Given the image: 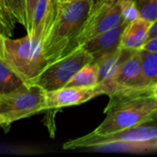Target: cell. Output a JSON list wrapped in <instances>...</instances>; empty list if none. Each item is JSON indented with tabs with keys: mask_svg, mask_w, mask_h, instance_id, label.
I'll return each mask as SVG.
<instances>
[{
	"mask_svg": "<svg viewBox=\"0 0 157 157\" xmlns=\"http://www.w3.org/2000/svg\"><path fill=\"white\" fill-rule=\"evenodd\" d=\"M153 90H154V94H155V96H157V84H155V85L154 86Z\"/></svg>",
	"mask_w": 157,
	"mask_h": 157,
	"instance_id": "obj_27",
	"label": "cell"
},
{
	"mask_svg": "<svg viewBox=\"0 0 157 157\" xmlns=\"http://www.w3.org/2000/svg\"><path fill=\"white\" fill-rule=\"evenodd\" d=\"M157 138V116L143 124L113 134L99 136L88 133L79 138L67 141L63 144L64 150L94 149L98 146L112 144H132L151 141Z\"/></svg>",
	"mask_w": 157,
	"mask_h": 157,
	"instance_id": "obj_6",
	"label": "cell"
},
{
	"mask_svg": "<svg viewBox=\"0 0 157 157\" xmlns=\"http://www.w3.org/2000/svg\"><path fill=\"white\" fill-rule=\"evenodd\" d=\"M137 51L117 48L102 56L95 59L98 66V83L111 78L119 70L121 65Z\"/></svg>",
	"mask_w": 157,
	"mask_h": 157,
	"instance_id": "obj_13",
	"label": "cell"
},
{
	"mask_svg": "<svg viewBox=\"0 0 157 157\" xmlns=\"http://www.w3.org/2000/svg\"><path fill=\"white\" fill-rule=\"evenodd\" d=\"M153 21L138 17L128 23L122 32L120 48L138 51L149 40Z\"/></svg>",
	"mask_w": 157,
	"mask_h": 157,
	"instance_id": "obj_12",
	"label": "cell"
},
{
	"mask_svg": "<svg viewBox=\"0 0 157 157\" xmlns=\"http://www.w3.org/2000/svg\"><path fill=\"white\" fill-rule=\"evenodd\" d=\"M94 57L82 47H78L68 54L49 63L42 72L29 84H34L46 92L66 86L74 75L86 64L93 62Z\"/></svg>",
	"mask_w": 157,
	"mask_h": 157,
	"instance_id": "obj_5",
	"label": "cell"
},
{
	"mask_svg": "<svg viewBox=\"0 0 157 157\" xmlns=\"http://www.w3.org/2000/svg\"><path fill=\"white\" fill-rule=\"evenodd\" d=\"M26 84L25 80L6 63L0 58V95L9 93Z\"/></svg>",
	"mask_w": 157,
	"mask_h": 157,
	"instance_id": "obj_15",
	"label": "cell"
},
{
	"mask_svg": "<svg viewBox=\"0 0 157 157\" xmlns=\"http://www.w3.org/2000/svg\"><path fill=\"white\" fill-rule=\"evenodd\" d=\"M120 0H98L92 5L88 16L75 39L74 50L85 42L123 23Z\"/></svg>",
	"mask_w": 157,
	"mask_h": 157,
	"instance_id": "obj_7",
	"label": "cell"
},
{
	"mask_svg": "<svg viewBox=\"0 0 157 157\" xmlns=\"http://www.w3.org/2000/svg\"><path fill=\"white\" fill-rule=\"evenodd\" d=\"M63 1H75V0H63Z\"/></svg>",
	"mask_w": 157,
	"mask_h": 157,
	"instance_id": "obj_28",
	"label": "cell"
},
{
	"mask_svg": "<svg viewBox=\"0 0 157 157\" xmlns=\"http://www.w3.org/2000/svg\"><path fill=\"white\" fill-rule=\"evenodd\" d=\"M98 85V66L95 61L83 66L68 82L66 86L95 87Z\"/></svg>",
	"mask_w": 157,
	"mask_h": 157,
	"instance_id": "obj_14",
	"label": "cell"
},
{
	"mask_svg": "<svg viewBox=\"0 0 157 157\" xmlns=\"http://www.w3.org/2000/svg\"><path fill=\"white\" fill-rule=\"evenodd\" d=\"M155 37H157V19L153 23V26H152L151 30H150L149 39H152Z\"/></svg>",
	"mask_w": 157,
	"mask_h": 157,
	"instance_id": "obj_25",
	"label": "cell"
},
{
	"mask_svg": "<svg viewBox=\"0 0 157 157\" xmlns=\"http://www.w3.org/2000/svg\"><path fill=\"white\" fill-rule=\"evenodd\" d=\"M61 1L62 0L38 1L32 16L30 30L28 35L43 43L56 19Z\"/></svg>",
	"mask_w": 157,
	"mask_h": 157,
	"instance_id": "obj_10",
	"label": "cell"
},
{
	"mask_svg": "<svg viewBox=\"0 0 157 157\" xmlns=\"http://www.w3.org/2000/svg\"><path fill=\"white\" fill-rule=\"evenodd\" d=\"M141 55L142 72L146 86L153 87L157 84V52L139 50Z\"/></svg>",
	"mask_w": 157,
	"mask_h": 157,
	"instance_id": "obj_16",
	"label": "cell"
},
{
	"mask_svg": "<svg viewBox=\"0 0 157 157\" xmlns=\"http://www.w3.org/2000/svg\"><path fill=\"white\" fill-rule=\"evenodd\" d=\"M120 7L123 21L130 23L140 17L136 0H120Z\"/></svg>",
	"mask_w": 157,
	"mask_h": 157,
	"instance_id": "obj_20",
	"label": "cell"
},
{
	"mask_svg": "<svg viewBox=\"0 0 157 157\" xmlns=\"http://www.w3.org/2000/svg\"><path fill=\"white\" fill-rule=\"evenodd\" d=\"M46 91L40 86L26 83L20 87L0 95V114L10 125L12 122L45 111Z\"/></svg>",
	"mask_w": 157,
	"mask_h": 157,
	"instance_id": "obj_4",
	"label": "cell"
},
{
	"mask_svg": "<svg viewBox=\"0 0 157 157\" xmlns=\"http://www.w3.org/2000/svg\"><path fill=\"white\" fill-rule=\"evenodd\" d=\"M15 21L6 9L4 3L0 0V30L1 32L7 37L12 35V31L15 28Z\"/></svg>",
	"mask_w": 157,
	"mask_h": 157,
	"instance_id": "obj_21",
	"label": "cell"
},
{
	"mask_svg": "<svg viewBox=\"0 0 157 157\" xmlns=\"http://www.w3.org/2000/svg\"><path fill=\"white\" fill-rule=\"evenodd\" d=\"M0 126H3V127H8L9 126L7 119L2 114H0Z\"/></svg>",
	"mask_w": 157,
	"mask_h": 157,
	"instance_id": "obj_26",
	"label": "cell"
},
{
	"mask_svg": "<svg viewBox=\"0 0 157 157\" xmlns=\"http://www.w3.org/2000/svg\"><path fill=\"white\" fill-rule=\"evenodd\" d=\"M106 118L91 133L104 136L137 127L157 116V96L153 87L112 94Z\"/></svg>",
	"mask_w": 157,
	"mask_h": 157,
	"instance_id": "obj_1",
	"label": "cell"
},
{
	"mask_svg": "<svg viewBox=\"0 0 157 157\" xmlns=\"http://www.w3.org/2000/svg\"><path fill=\"white\" fill-rule=\"evenodd\" d=\"M111 152H130V153H144L153 150H157V138L143 142L132 144H113L110 145Z\"/></svg>",
	"mask_w": 157,
	"mask_h": 157,
	"instance_id": "obj_18",
	"label": "cell"
},
{
	"mask_svg": "<svg viewBox=\"0 0 157 157\" xmlns=\"http://www.w3.org/2000/svg\"><path fill=\"white\" fill-rule=\"evenodd\" d=\"M0 58L5 59V35L0 30Z\"/></svg>",
	"mask_w": 157,
	"mask_h": 157,
	"instance_id": "obj_24",
	"label": "cell"
},
{
	"mask_svg": "<svg viewBox=\"0 0 157 157\" xmlns=\"http://www.w3.org/2000/svg\"><path fill=\"white\" fill-rule=\"evenodd\" d=\"M95 0H62L56 19L43 41V54L49 63L74 51L75 41Z\"/></svg>",
	"mask_w": 157,
	"mask_h": 157,
	"instance_id": "obj_2",
	"label": "cell"
},
{
	"mask_svg": "<svg viewBox=\"0 0 157 157\" xmlns=\"http://www.w3.org/2000/svg\"><path fill=\"white\" fill-rule=\"evenodd\" d=\"M5 60L26 83L37 77L48 65L43 43L28 34L16 40L5 36Z\"/></svg>",
	"mask_w": 157,
	"mask_h": 157,
	"instance_id": "obj_3",
	"label": "cell"
},
{
	"mask_svg": "<svg viewBox=\"0 0 157 157\" xmlns=\"http://www.w3.org/2000/svg\"><path fill=\"white\" fill-rule=\"evenodd\" d=\"M140 17L155 22L157 19V0H136Z\"/></svg>",
	"mask_w": 157,
	"mask_h": 157,
	"instance_id": "obj_19",
	"label": "cell"
},
{
	"mask_svg": "<svg viewBox=\"0 0 157 157\" xmlns=\"http://www.w3.org/2000/svg\"><path fill=\"white\" fill-rule=\"evenodd\" d=\"M39 0H26V4H27V17H28V29H27V32L29 33L30 30V25H31V19H32V16L35 10V7L38 4Z\"/></svg>",
	"mask_w": 157,
	"mask_h": 157,
	"instance_id": "obj_22",
	"label": "cell"
},
{
	"mask_svg": "<svg viewBox=\"0 0 157 157\" xmlns=\"http://www.w3.org/2000/svg\"><path fill=\"white\" fill-rule=\"evenodd\" d=\"M127 24L128 23L123 22L113 29L100 33L85 42L81 47L89 52L94 59H97L120 47L121 38Z\"/></svg>",
	"mask_w": 157,
	"mask_h": 157,
	"instance_id": "obj_11",
	"label": "cell"
},
{
	"mask_svg": "<svg viewBox=\"0 0 157 157\" xmlns=\"http://www.w3.org/2000/svg\"><path fill=\"white\" fill-rule=\"evenodd\" d=\"M101 93L97 86L78 87L64 86L60 89L46 92L45 111L57 110L62 108L77 106L100 96Z\"/></svg>",
	"mask_w": 157,
	"mask_h": 157,
	"instance_id": "obj_9",
	"label": "cell"
},
{
	"mask_svg": "<svg viewBox=\"0 0 157 157\" xmlns=\"http://www.w3.org/2000/svg\"><path fill=\"white\" fill-rule=\"evenodd\" d=\"M2 1H3V0H2Z\"/></svg>",
	"mask_w": 157,
	"mask_h": 157,
	"instance_id": "obj_29",
	"label": "cell"
},
{
	"mask_svg": "<svg viewBox=\"0 0 157 157\" xmlns=\"http://www.w3.org/2000/svg\"><path fill=\"white\" fill-rule=\"evenodd\" d=\"M97 86L101 95L108 96L125 91L149 88V86H145L139 50L121 65L111 78L98 83Z\"/></svg>",
	"mask_w": 157,
	"mask_h": 157,
	"instance_id": "obj_8",
	"label": "cell"
},
{
	"mask_svg": "<svg viewBox=\"0 0 157 157\" xmlns=\"http://www.w3.org/2000/svg\"><path fill=\"white\" fill-rule=\"evenodd\" d=\"M142 49L153 52H157V37L149 39L146 41V43L142 47Z\"/></svg>",
	"mask_w": 157,
	"mask_h": 157,
	"instance_id": "obj_23",
	"label": "cell"
},
{
	"mask_svg": "<svg viewBox=\"0 0 157 157\" xmlns=\"http://www.w3.org/2000/svg\"><path fill=\"white\" fill-rule=\"evenodd\" d=\"M4 6L15 22L28 29L27 4L26 0H3Z\"/></svg>",
	"mask_w": 157,
	"mask_h": 157,
	"instance_id": "obj_17",
	"label": "cell"
}]
</instances>
